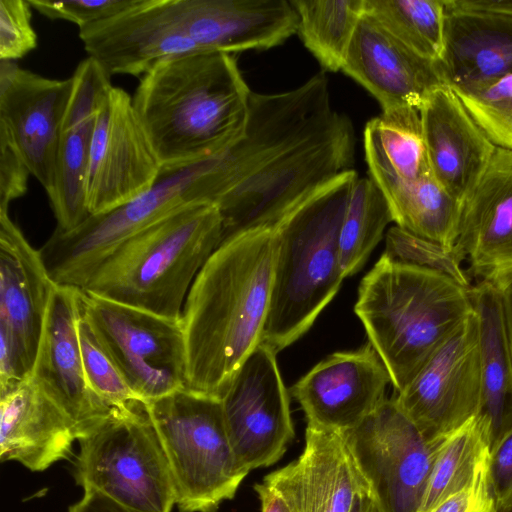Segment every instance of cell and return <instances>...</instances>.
Wrapping results in <instances>:
<instances>
[{"instance_id": "8992f818", "label": "cell", "mask_w": 512, "mask_h": 512, "mask_svg": "<svg viewBox=\"0 0 512 512\" xmlns=\"http://www.w3.org/2000/svg\"><path fill=\"white\" fill-rule=\"evenodd\" d=\"M223 193L217 155L162 167L147 192L111 211L90 215L72 230H54L39 251L56 285L82 290L101 261L126 239L183 208L217 206Z\"/></svg>"}, {"instance_id": "ffe728a7", "label": "cell", "mask_w": 512, "mask_h": 512, "mask_svg": "<svg viewBox=\"0 0 512 512\" xmlns=\"http://www.w3.org/2000/svg\"><path fill=\"white\" fill-rule=\"evenodd\" d=\"M444 15L446 85L512 74V0H444Z\"/></svg>"}, {"instance_id": "9c48e42d", "label": "cell", "mask_w": 512, "mask_h": 512, "mask_svg": "<svg viewBox=\"0 0 512 512\" xmlns=\"http://www.w3.org/2000/svg\"><path fill=\"white\" fill-rule=\"evenodd\" d=\"M82 311L140 400L147 403L186 386L181 319L81 291Z\"/></svg>"}, {"instance_id": "d590c367", "label": "cell", "mask_w": 512, "mask_h": 512, "mask_svg": "<svg viewBox=\"0 0 512 512\" xmlns=\"http://www.w3.org/2000/svg\"><path fill=\"white\" fill-rule=\"evenodd\" d=\"M384 254L403 263L442 273L465 287L472 286L454 247L417 236L398 226L388 230Z\"/></svg>"}, {"instance_id": "52a82bcc", "label": "cell", "mask_w": 512, "mask_h": 512, "mask_svg": "<svg viewBox=\"0 0 512 512\" xmlns=\"http://www.w3.org/2000/svg\"><path fill=\"white\" fill-rule=\"evenodd\" d=\"M168 461L180 512H216L249 470L237 459L221 399L179 389L146 403Z\"/></svg>"}, {"instance_id": "d4e9b609", "label": "cell", "mask_w": 512, "mask_h": 512, "mask_svg": "<svg viewBox=\"0 0 512 512\" xmlns=\"http://www.w3.org/2000/svg\"><path fill=\"white\" fill-rule=\"evenodd\" d=\"M419 113L432 175L462 205L497 147L446 84L428 95Z\"/></svg>"}, {"instance_id": "f35d334b", "label": "cell", "mask_w": 512, "mask_h": 512, "mask_svg": "<svg viewBox=\"0 0 512 512\" xmlns=\"http://www.w3.org/2000/svg\"><path fill=\"white\" fill-rule=\"evenodd\" d=\"M428 512H497L489 463L469 485L443 499Z\"/></svg>"}, {"instance_id": "ac0fdd59", "label": "cell", "mask_w": 512, "mask_h": 512, "mask_svg": "<svg viewBox=\"0 0 512 512\" xmlns=\"http://www.w3.org/2000/svg\"><path fill=\"white\" fill-rule=\"evenodd\" d=\"M390 374L367 342L336 352L316 364L291 389L307 424L345 432L357 426L386 397Z\"/></svg>"}, {"instance_id": "5b68a950", "label": "cell", "mask_w": 512, "mask_h": 512, "mask_svg": "<svg viewBox=\"0 0 512 512\" xmlns=\"http://www.w3.org/2000/svg\"><path fill=\"white\" fill-rule=\"evenodd\" d=\"M222 240L216 205L183 208L117 246L81 291L179 320L197 274Z\"/></svg>"}, {"instance_id": "7402d4cb", "label": "cell", "mask_w": 512, "mask_h": 512, "mask_svg": "<svg viewBox=\"0 0 512 512\" xmlns=\"http://www.w3.org/2000/svg\"><path fill=\"white\" fill-rule=\"evenodd\" d=\"M294 512H350L369 487L358 470L343 432L307 424L301 455L267 476Z\"/></svg>"}, {"instance_id": "4dcf8cb0", "label": "cell", "mask_w": 512, "mask_h": 512, "mask_svg": "<svg viewBox=\"0 0 512 512\" xmlns=\"http://www.w3.org/2000/svg\"><path fill=\"white\" fill-rule=\"evenodd\" d=\"M298 16L297 33L325 71L342 70L364 0H291Z\"/></svg>"}, {"instance_id": "5bb4252c", "label": "cell", "mask_w": 512, "mask_h": 512, "mask_svg": "<svg viewBox=\"0 0 512 512\" xmlns=\"http://www.w3.org/2000/svg\"><path fill=\"white\" fill-rule=\"evenodd\" d=\"M276 354L262 342L220 397L231 446L249 471L277 462L295 435L289 394Z\"/></svg>"}, {"instance_id": "8fae6325", "label": "cell", "mask_w": 512, "mask_h": 512, "mask_svg": "<svg viewBox=\"0 0 512 512\" xmlns=\"http://www.w3.org/2000/svg\"><path fill=\"white\" fill-rule=\"evenodd\" d=\"M393 397L429 441L444 439L482 412L479 333L474 309Z\"/></svg>"}, {"instance_id": "f1b7e54d", "label": "cell", "mask_w": 512, "mask_h": 512, "mask_svg": "<svg viewBox=\"0 0 512 512\" xmlns=\"http://www.w3.org/2000/svg\"><path fill=\"white\" fill-rule=\"evenodd\" d=\"M368 169H379L405 180L432 175L418 109L382 111L364 129Z\"/></svg>"}, {"instance_id": "d6a6232c", "label": "cell", "mask_w": 512, "mask_h": 512, "mask_svg": "<svg viewBox=\"0 0 512 512\" xmlns=\"http://www.w3.org/2000/svg\"><path fill=\"white\" fill-rule=\"evenodd\" d=\"M390 222L391 211L380 188L370 177L358 178L340 230V262L345 277L362 268Z\"/></svg>"}, {"instance_id": "ba28073f", "label": "cell", "mask_w": 512, "mask_h": 512, "mask_svg": "<svg viewBox=\"0 0 512 512\" xmlns=\"http://www.w3.org/2000/svg\"><path fill=\"white\" fill-rule=\"evenodd\" d=\"M77 441L75 479L83 489L143 512H171L170 469L145 402L114 409Z\"/></svg>"}, {"instance_id": "30bf717a", "label": "cell", "mask_w": 512, "mask_h": 512, "mask_svg": "<svg viewBox=\"0 0 512 512\" xmlns=\"http://www.w3.org/2000/svg\"><path fill=\"white\" fill-rule=\"evenodd\" d=\"M343 435L382 512H421L443 439L427 440L393 396Z\"/></svg>"}, {"instance_id": "9a60e30c", "label": "cell", "mask_w": 512, "mask_h": 512, "mask_svg": "<svg viewBox=\"0 0 512 512\" xmlns=\"http://www.w3.org/2000/svg\"><path fill=\"white\" fill-rule=\"evenodd\" d=\"M72 77L51 79L0 61V137L23 160L47 195L55 180L58 145Z\"/></svg>"}, {"instance_id": "74e56055", "label": "cell", "mask_w": 512, "mask_h": 512, "mask_svg": "<svg viewBox=\"0 0 512 512\" xmlns=\"http://www.w3.org/2000/svg\"><path fill=\"white\" fill-rule=\"evenodd\" d=\"M28 1L32 9L45 17L73 22L79 28L109 18L134 2V0Z\"/></svg>"}, {"instance_id": "484cf974", "label": "cell", "mask_w": 512, "mask_h": 512, "mask_svg": "<svg viewBox=\"0 0 512 512\" xmlns=\"http://www.w3.org/2000/svg\"><path fill=\"white\" fill-rule=\"evenodd\" d=\"M75 427L31 376L0 388V460L44 471L68 459Z\"/></svg>"}, {"instance_id": "603a6c76", "label": "cell", "mask_w": 512, "mask_h": 512, "mask_svg": "<svg viewBox=\"0 0 512 512\" xmlns=\"http://www.w3.org/2000/svg\"><path fill=\"white\" fill-rule=\"evenodd\" d=\"M379 102L382 111L420 109L445 84L438 64L405 47L364 11L342 70Z\"/></svg>"}, {"instance_id": "4316f807", "label": "cell", "mask_w": 512, "mask_h": 512, "mask_svg": "<svg viewBox=\"0 0 512 512\" xmlns=\"http://www.w3.org/2000/svg\"><path fill=\"white\" fill-rule=\"evenodd\" d=\"M470 297L478 322L481 413L489 422L492 446L512 426V355L499 289L478 281L470 287Z\"/></svg>"}, {"instance_id": "1f68e13d", "label": "cell", "mask_w": 512, "mask_h": 512, "mask_svg": "<svg viewBox=\"0 0 512 512\" xmlns=\"http://www.w3.org/2000/svg\"><path fill=\"white\" fill-rule=\"evenodd\" d=\"M364 11L420 57L439 64L444 54V0H364Z\"/></svg>"}, {"instance_id": "bcb514c9", "label": "cell", "mask_w": 512, "mask_h": 512, "mask_svg": "<svg viewBox=\"0 0 512 512\" xmlns=\"http://www.w3.org/2000/svg\"><path fill=\"white\" fill-rule=\"evenodd\" d=\"M497 512H512V502L502 508H499Z\"/></svg>"}, {"instance_id": "f6af8a7d", "label": "cell", "mask_w": 512, "mask_h": 512, "mask_svg": "<svg viewBox=\"0 0 512 512\" xmlns=\"http://www.w3.org/2000/svg\"><path fill=\"white\" fill-rule=\"evenodd\" d=\"M350 512H382L375 498L369 490L357 495Z\"/></svg>"}, {"instance_id": "83f0119b", "label": "cell", "mask_w": 512, "mask_h": 512, "mask_svg": "<svg viewBox=\"0 0 512 512\" xmlns=\"http://www.w3.org/2000/svg\"><path fill=\"white\" fill-rule=\"evenodd\" d=\"M380 188L396 226L417 236L454 247L461 204L433 175L405 180L379 169H368Z\"/></svg>"}, {"instance_id": "3957f363", "label": "cell", "mask_w": 512, "mask_h": 512, "mask_svg": "<svg viewBox=\"0 0 512 512\" xmlns=\"http://www.w3.org/2000/svg\"><path fill=\"white\" fill-rule=\"evenodd\" d=\"M354 311L395 393L473 312L470 288L382 254L361 280Z\"/></svg>"}, {"instance_id": "2e32d148", "label": "cell", "mask_w": 512, "mask_h": 512, "mask_svg": "<svg viewBox=\"0 0 512 512\" xmlns=\"http://www.w3.org/2000/svg\"><path fill=\"white\" fill-rule=\"evenodd\" d=\"M79 37L88 57L110 77L143 76L162 60L201 51L171 0H134L117 14L79 28Z\"/></svg>"}, {"instance_id": "e0dca14e", "label": "cell", "mask_w": 512, "mask_h": 512, "mask_svg": "<svg viewBox=\"0 0 512 512\" xmlns=\"http://www.w3.org/2000/svg\"><path fill=\"white\" fill-rule=\"evenodd\" d=\"M81 315V290L56 285L31 375L71 420L77 440L114 410L87 382L78 332Z\"/></svg>"}, {"instance_id": "7a4b0ae2", "label": "cell", "mask_w": 512, "mask_h": 512, "mask_svg": "<svg viewBox=\"0 0 512 512\" xmlns=\"http://www.w3.org/2000/svg\"><path fill=\"white\" fill-rule=\"evenodd\" d=\"M252 91L235 58L197 51L162 60L132 97L162 167L215 156L244 134Z\"/></svg>"}, {"instance_id": "f546056e", "label": "cell", "mask_w": 512, "mask_h": 512, "mask_svg": "<svg viewBox=\"0 0 512 512\" xmlns=\"http://www.w3.org/2000/svg\"><path fill=\"white\" fill-rule=\"evenodd\" d=\"M491 430L484 414L445 437L436 454L421 512L469 485L488 465Z\"/></svg>"}, {"instance_id": "d6986e66", "label": "cell", "mask_w": 512, "mask_h": 512, "mask_svg": "<svg viewBox=\"0 0 512 512\" xmlns=\"http://www.w3.org/2000/svg\"><path fill=\"white\" fill-rule=\"evenodd\" d=\"M454 248L470 279L497 286L512 278V151L496 148L463 201Z\"/></svg>"}, {"instance_id": "8d00e7d4", "label": "cell", "mask_w": 512, "mask_h": 512, "mask_svg": "<svg viewBox=\"0 0 512 512\" xmlns=\"http://www.w3.org/2000/svg\"><path fill=\"white\" fill-rule=\"evenodd\" d=\"M28 0H0V61L21 59L37 46Z\"/></svg>"}, {"instance_id": "4fadbf2b", "label": "cell", "mask_w": 512, "mask_h": 512, "mask_svg": "<svg viewBox=\"0 0 512 512\" xmlns=\"http://www.w3.org/2000/svg\"><path fill=\"white\" fill-rule=\"evenodd\" d=\"M161 170L132 97L111 85L101 98L92 138L85 185L89 216L111 211L147 192Z\"/></svg>"}, {"instance_id": "7c38bea8", "label": "cell", "mask_w": 512, "mask_h": 512, "mask_svg": "<svg viewBox=\"0 0 512 512\" xmlns=\"http://www.w3.org/2000/svg\"><path fill=\"white\" fill-rule=\"evenodd\" d=\"M55 286L40 251L0 212V388L31 377Z\"/></svg>"}, {"instance_id": "ee69618b", "label": "cell", "mask_w": 512, "mask_h": 512, "mask_svg": "<svg viewBox=\"0 0 512 512\" xmlns=\"http://www.w3.org/2000/svg\"><path fill=\"white\" fill-rule=\"evenodd\" d=\"M501 295L509 347L512 355V278L496 286Z\"/></svg>"}, {"instance_id": "7bdbcfd3", "label": "cell", "mask_w": 512, "mask_h": 512, "mask_svg": "<svg viewBox=\"0 0 512 512\" xmlns=\"http://www.w3.org/2000/svg\"><path fill=\"white\" fill-rule=\"evenodd\" d=\"M261 502V512H294L282 495L266 482L254 486Z\"/></svg>"}, {"instance_id": "60d3db41", "label": "cell", "mask_w": 512, "mask_h": 512, "mask_svg": "<svg viewBox=\"0 0 512 512\" xmlns=\"http://www.w3.org/2000/svg\"><path fill=\"white\" fill-rule=\"evenodd\" d=\"M30 174L12 146L0 137V212H8L10 203L26 193Z\"/></svg>"}, {"instance_id": "44dd1931", "label": "cell", "mask_w": 512, "mask_h": 512, "mask_svg": "<svg viewBox=\"0 0 512 512\" xmlns=\"http://www.w3.org/2000/svg\"><path fill=\"white\" fill-rule=\"evenodd\" d=\"M189 38L201 51L232 54L270 49L297 33L291 0H171Z\"/></svg>"}, {"instance_id": "277c9868", "label": "cell", "mask_w": 512, "mask_h": 512, "mask_svg": "<svg viewBox=\"0 0 512 512\" xmlns=\"http://www.w3.org/2000/svg\"><path fill=\"white\" fill-rule=\"evenodd\" d=\"M343 172L275 225L271 300L262 342L277 353L299 339L334 298L345 278L339 238L358 180Z\"/></svg>"}, {"instance_id": "836d02e7", "label": "cell", "mask_w": 512, "mask_h": 512, "mask_svg": "<svg viewBox=\"0 0 512 512\" xmlns=\"http://www.w3.org/2000/svg\"><path fill=\"white\" fill-rule=\"evenodd\" d=\"M450 88L487 138L512 151V74Z\"/></svg>"}, {"instance_id": "ab89813d", "label": "cell", "mask_w": 512, "mask_h": 512, "mask_svg": "<svg viewBox=\"0 0 512 512\" xmlns=\"http://www.w3.org/2000/svg\"><path fill=\"white\" fill-rule=\"evenodd\" d=\"M489 475L498 510L512 502V426L491 446Z\"/></svg>"}, {"instance_id": "6da1fadb", "label": "cell", "mask_w": 512, "mask_h": 512, "mask_svg": "<svg viewBox=\"0 0 512 512\" xmlns=\"http://www.w3.org/2000/svg\"><path fill=\"white\" fill-rule=\"evenodd\" d=\"M275 254V226H264L225 239L205 262L181 316L185 389L220 398L262 343Z\"/></svg>"}, {"instance_id": "b9f144b4", "label": "cell", "mask_w": 512, "mask_h": 512, "mask_svg": "<svg viewBox=\"0 0 512 512\" xmlns=\"http://www.w3.org/2000/svg\"><path fill=\"white\" fill-rule=\"evenodd\" d=\"M68 512H143L126 506L95 489H84L80 501L69 507Z\"/></svg>"}, {"instance_id": "cb8c5ba5", "label": "cell", "mask_w": 512, "mask_h": 512, "mask_svg": "<svg viewBox=\"0 0 512 512\" xmlns=\"http://www.w3.org/2000/svg\"><path fill=\"white\" fill-rule=\"evenodd\" d=\"M69 105L63 120L54 186L48 194L56 231L74 229L88 217L85 185L96 115L110 76L92 58L76 67Z\"/></svg>"}, {"instance_id": "e575fe53", "label": "cell", "mask_w": 512, "mask_h": 512, "mask_svg": "<svg viewBox=\"0 0 512 512\" xmlns=\"http://www.w3.org/2000/svg\"><path fill=\"white\" fill-rule=\"evenodd\" d=\"M78 332L85 376L94 394L112 409L142 401L126 382L83 311Z\"/></svg>"}]
</instances>
